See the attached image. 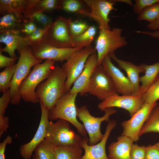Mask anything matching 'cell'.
<instances>
[{
  "mask_svg": "<svg viewBox=\"0 0 159 159\" xmlns=\"http://www.w3.org/2000/svg\"><path fill=\"white\" fill-rule=\"evenodd\" d=\"M34 152L39 159H56L55 146L45 139L37 147Z\"/></svg>",
  "mask_w": 159,
  "mask_h": 159,
  "instance_id": "4316f807",
  "label": "cell"
},
{
  "mask_svg": "<svg viewBox=\"0 0 159 159\" xmlns=\"http://www.w3.org/2000/svg\"><path fill=\"white\" fill-rule=\"evenodd\" d=\"M67 76L62 67L55 66L46 81L36 90L37 95L44 107L49 112L65 93Z\"/></svg>",
  "mask_w": 159,
  "mask_h": 159,
  "instance_id": "6da1fadb",
  "label": "cell"
},
{
  "mask_svg": "<svg viewBox=\"0 0 159 159\" xmlns=\"http://www.w3.org/2000/svg\"><path fill=\"white\" fill-rule=\"evenodd\" d=\"M40 103L41 110L40 121L37 130L32 139L27 143L21 145L19 148L20 156L23 159H31L37 147L45 139L46 127L48 122V111Z\"/></svg>",
  "mask_w": 159,
  "mask_h": 159,
  "instance_id": "ac0fdd59",
  "label": "cell"
},
{
  "mask_svg": "<svg viewBox=\"0 0 159 159\" xmlns=\"http://www.w3.org/2000/svg\"><path fill=\"white\" fill-rule=\"evenodd\" d=\"M135 32L137 33L148 35L152 37L159 39V30L151 32L146 31H136Z\"/></svg>",
  "mask_w": 159,
  "mask_h": 159,
  "instance_id": "f6af8a7d",
  "label": "cell"
},
{
  "mask_svg": "<svg viewBox=\"0 0 159 159\" xmlns=\"http://www.w3.org/2000/svg\"><path fill=\"white\" fill-rule=\"evenodd\" d=\"M57 2L56 0H43L39 1L36 5L41 10L49 11L56 7Z\"/></svg>",
  "mask_w": 159,
  "mask_h": 159,
  "instance_id": "74e56055",
  "label": "cell"
},
{
  "mask_svg": "<svg viewBox=\"0 0 159 159\" xmlns=\"http://www.w3.org/2000/svg\"><path fill=\"white\" fill-rule=\"evenodd\" d=\"M145 159H159V147L155 145L146 146Z\"/></svg>",
  "mask_w": 159,
  "mask_h": 159,
  "instance_id": "f35d334b",
  "label": "cell"
},
{
  "mask_svg": "<svg viewBox=\"0 0 159 159\" xmlns=\"http://www.w3.org/2000/svg\"><path fill=\"white\" fill-rule=\"evenodd\" d=\"M159 18V2L153 4L143 10L137 17L138 21L145 20L151 23Z\"/></svg>",
  "mask_w": 159,
  "mask_h": 159,
  "instance_id": "f1b7e54d",
  "label": "cell"
},
{
  "mask_svg": "<svg viewBox=\"0 0 159 159\" xmlns=\"http://www.w3.org/2000/svg\"><path fill=\"white\" fill-rule=\"evenodd\" d=\"M110 55L106 56L102 62V67L111 78L117 91L122 95H134L133 85L127 77L115 66Z\"/></svg>",
  "mask_w": 159,
  "mask_h": 159,
  "instance_id": "9a60e30c",
  "label": "cell"
},
{
  "mask_svg": "<svg viewBox=\"0 0 159 159\" xmlns=\"http://www.w3.org/2000/svg\"><path fill=\"white\" fill-rule=\"evenodd\" d=\"M144 103L142 96H119L118 94L110 97L102 101L98 108L104 111L106 109L117 107L127 111L132 117L143 106Z\"/></svg>",
  "mask_w": 159,
  "mask_h": 159,
  "instance_id": "4fadbf2b",
  "label": "cell"
},
{
  "mask_svg": "<svg viewBox=\"0 0 159 159\" xmlns=\"http://www.w3.org/2000/svg\"><path fill=\"white\" fill-rule=\"evenodd\" d=\"M32 17L40 24L48 28L52 24V20L48 16L41 11H36L32 15Z\"/></svg>",
  "mask_w": 159,
  "mask_h": 159,
  "instance_id": "d590c367",
  "label": "cell"
},
{
  "mask_svg": "<svg viewBox=\"0 0 159 159\" xmlns=\"http://www.w3.org/2000/svg\"><path fill=\"white\" fill-rule=\"evenodd\" d=\"M31 48L34 56L40 60H51L62 62L67 60L81 49L75 48H60L50 45L44 42H35Z\"/></svg>",
  "mask_w": 159,
  "mask_h": 159,
  "instance_id": "30bf717a",
  "label": "cell"
},
{
  "mask_svg": "<svg viewBox=\"0 0 159 159\" xmlns=\"http://www.w3.org/2000/svg\"><path fill=\"white\" fill-rule=\"evenodd\" d=\"M146 147L133 143L130 150V159H145Z\"/></svg>",
  "mask_w": 159,
  "mask_h": 159,
  "instance_id": "d6a6232c",
  "label": "cell"
},
{
  "mask_svg": "<svg viewBox=\"0 0 159 159\" xmlns=\"http://www.w3.org/2000/svg\"><path fill=\"white\" fill-rule=\"evenodd\" d=\"M17 57H9L2 54L0 52V68L6 67L15 64Z\"/></svg>",
  "mask_w": 159,
  "mask_h": 159,
  "instance_id": "ab89813d",
  "label": "cell"
},
{
  "mask_svg": "<svg viewBox=\"0 0 159 159\" xmlns=\"http://www.w3.org/2000/svg\"><path fill=\"white\" fill-rule=\"evenodd\" d=\"M56 159H81L82 148L78 146H55Z\"/></svg>",
  "mask_w": 159,
  "mask_h": 159,
  "instance_id": "cb8c5ba5",
  "label": "cell"
},
{
  "mask_svg": "<svg viewBox=\"0 0 159 159\" xmlns=\"http://www.w3.org/2000/svg\"><path fill=\"white\" fill-rule=\"evenodd\" d=\"M11 95L9 89L3 93L0 98V115L4 116L5 110L11 102Z\"/></svg>",
  "mask_w": 159,
  "mask_h": 159,
  "instance_id": "8d00e7d4",
  "label": "cell"
},
{
  "mask_svg": "<svg viewBox=\"0 0 159 159\" xmlns=\"http://www.w3.org/2000/svg\"><path fill=\"white\" fill-rule=\"evenodd\" d=\"M1 32L0 42L4 43L5 46L0 49V52H7L11 57H17L15 52L16 50H17L19 53L24 48L35 43L28 37L23 36L18 31L6 30Z\"/></svg>",
  "mask_w": 159,
  "mask_h": 159,
  "instance_id": "e0dca14e",
  "label": "cell"
},
{
  "mask_svg": "<svg viewBox=\"0 0 159 159\" xmlns=\"http://www.w3.org/2000/svg\"><path fill=\"white\" fill-rule=\"evenodd\" d=\"M63 9L67 12H78L81 10L82 5L80 2L77 0H64L62 4Z\"/></svg>",
  "mask_w": 159,
  "mask_h": 159,
  "instance_id": "e575fe53",
  "label": "cell"
},
{
  "mask_svg": "<svg viewBox=\"0 0 159 159\" xmlns=\"http://www.w3.org/2000/svg\"><path fill=\"white\" fill-rule=\"evenodd\" d=\"M158 105H159V104H158Z\"/></svg>",
  "mask_w": 159,
  "mask_h": 159,
  "instance_id": "f907efd6",
  "label": "cell"
},
{
  "mask_svg": "<svg viewBox=\"0 0 159 159\" xmlns=\"http://www.w3.org/2000/svg\"><path fill=\"white\" fill-rule=\"evenodd\" d=\"M157 105V102L144 103L130 119L122 122L123 130L122 135L130 138L133 142L137 141L144 124L153 108Z\"/></svg>",
  "mask_w": 159,
  "mask_h": 159,
  "instance_id": "8fae6325",
  "label": "cell"
},
{
  "mask_svg": "<svg viewBox=\"0 0 159 159\" xmlns=\"http://www.w3.org/2000/svg\"><path fill=\"white\" fill-rule=\"evenodd\" d=\"M159 133V105L152 109L140 133L141 135L148 133Z\"/></svg>",
  "mask_w": 159,
  "mask_h": 159,
  "instance_id": "484cf974",
  "label": "cell"
},
{
  "mask_svg": "<svg viewBox=\"0 0 159 159\" xmlns=\"http://www.w3.org/2000/svg\"><path fill=\"white\" fill-rule=\"evenodd\" d=\"M46 32V42H44L58 47L73 48L67 20L59 18L52 23Z\"/></svg>",
  "mask_w": 159,
  "mask_h": 159,
  "instance_id": "5bb4252c",
  "label": "cell"
},
{
  "mask_svg": "<svg viewBox=\"0 0 159 159\" xmlns=\"http://www.w3.org/2000/svg\"><path fill=\"white\" fill-rule=\"evenodd\" d=\"M144 103H155L159 100V75L142 96Z\"/></svg>",
  "mask_w": 159,
  "mask_h": 159,
  "instance_id": "f546056e",
  "label": "cell"
},
{
  "mask_svg": "<svg viewBox=\"0 0 159 159\" xmlns=\"http://www.w3.org/2000/svg\"><path fill=\"white\" fill-rule=\"evenodd\" d=\"M16 64L6 67L0 73V92L3 93L9 89L14 74Z\"/></svg>",
  "mask_w": 159,
  "mask_h": 159,
  "instance_id": "83f0119b",
  "label": "cell"
},
{
  "mask_svg": "<svg viewBox=\"0 0 159 159\" xmlns=\"http://www.w3.org/2000/svg\"><path fill=\"white\" fill-rule=\"evenodd\" d=\"M146 27L153 31L159 30V18L154 22L148 24Z\"/></svg>",
  "mask_w": 159,
  "mask_h": 159,
  "instance_id": "bcb514c9",
  "label": "cell"
},
{
  "mask_svg": "<svg viewBox=\"0 0 159 159\" xmlns=\"http://www.w3.org/2000/svg\"><path fill=\"white\" fill-rule=\"evenodd\" d=\"M104 111L105 114L103 116L95 117L90 114L86 106L77 107V117L82 122L89 135L90 145H95L101 141L104 136L100 130L102 122L104 121H109L110 117L117 112L112 108L106 109Z\"/></svg>",
  "mask_w": 159,
  "mask_h": 159,
  "instance_id": "ba28073f",
  "label": "cell"
},
{
  "mask_svg": "<svg viewBox=\"0 0 159 159\" xmlns=\"http://www.w3.org/2000/svg\"><path fill=\"white\" fill-rule=\"evenodd\" d=\"M120 69L124 70L127 75V77L132 84L134 90V95H138L140 87V73L144 72V69L139 65H137L130 62L119 59L115 56V53L110 55Z\"/></svg>",
  "mask_w": 159,
  "mask_h": 159,
  "instance_id": "ffe728a7",
  "label": "cell"
},
{
  "mask_svg": "<svg viewBox=\"0 0 159 159\" xmlns=\"http://www.w3.org/2000/svg\"><path fill=\"white\" fill-rule=\"evenodd\" d=\"M39 0H0L1 12L13 14L17 17L25 11L34 7Z\"/></svg>",
  "mask_w": 159,
  "mask_h": 159,
  "instance_id": "7402d4cb",
  "label": "cell"
},
{
  "mask_svg": "<svg viewBox=\"0 0 159 159\" xmlns=\"http://www.w3.org/2000/svg\"><path fill=\"white\" fill-rule=\"evenodd\" d=\"M78 94L69 91L65 93L58 102L54 108L49 112V118L52 120L63 119L73 125L82 137L87 133L83 125L77 119V107L75 100Z\"/></svg>",
  "mask_w": 159,
  "mask_h": 159,
  "instance_id": "5b68a950",
  "label": "cell"
},
{
  "mask_svg": "<svg viewBox=\"0 0 159 159\" xmlns=\"http://www.w3.org/2000/svg\"><path fill=\"white\" fill-rule=\"evenodd\" d=\"M116 125L115 120L109 121L102 138L95 145H90L88 138L87 136L83 137L81 147L85 153L81 159H109L106 152V145L111 131Z\"/></svg>",
  "mask_w": 159,
  "mask_h": 159,
  "instance_id": "2e32d148",
  "label": "cell"
},
{
  "mask_svg": "<svg viewBox=\"0 0 159 159\" xmlns=\"http://www.w3.org/2000/svg\"><path fill=\"white\" fill-rule=\"evenodd\" d=\"M84 2L89 7L90 11L81 10L78 13L88 16L97 22L99 27L111 29L109 22V14L113 10H116L115 3L106 0H84Z\"/></svg>",
  "mask_w": 159,
  "mask_h": 159,
  "instance_id": "7c38bea8",
  "label": "cell"
},
{
  "mask_svg": "<svg viewBox=\"0 0 159 159\" xmlns=\"http://www.w3.org/2000/svg\"><path fill=\"white\" fill-rule=\"evenodd\" d=\"M18 17L11 14H6L0 18L1 30H6L14 26L17 22Z\"/></svg>",
  "mask_w": 159,
  "mask_h": 159,
  "instance_id": "1f68e13d",
  "label": "cell"
},
{
  "mask_svg": "<svg viewBox=\"0 0 159 159\" xmlns=\"http://www.w3.org/2000/svg\"><path fill=\"white\" fill-rule=\"evenodd\" d=\"M97 28L91 26L82 34L72 38L73 48H83L90 47L97 33Z\"/></svg>",
  "mask_w": 159,
  "mask_h": 159,
  "instance_id": "d4e9b609",
  "label": "cell"
},
{
  "mask_svg": "<svg viewBox=\"0 0 159 159\" xmlns=\"http://www.w3.org/2000/svg\"><path fill=\"white\" fill-rule=\"evenodd\" d=\"M47 29V28H37L28 37L33 42H38L41 40L44 37Z\"/></svg>",
  "mask_w": 159,
  "mask_h": 159,
  "instance_id": "60d3db41",
  "label": "cell"
},
{
  "mask_svg": "<svg viewBox=\"0 0 159 159\" xmlns=\"http://www.w3.org/2000/svg\"><path fill=\"white\" fill-rule=\"evenodd\" d=\"M95 51L94 48L90 47L81 49L71 55L62 67L67 76L65 93L69 91L83 71L88 58Z\"/></svg>",
  "mask_w": 159,
  "mask_h": 159,
  "instance_id": "9c48e42d",
  "label": "cell"
},
{
  "mask_svg": "<svg viewBox=\"0 0 159 159\" xmlns=\"http://www.w3.org/2000/svg\"><path fill=\"white\" fill-rule=\"evenodd\" d=\"M67 23L72 38L83 33L90 26L86 22L82 20L72 21L67 19Z\"/></svg>",
  "mask_w": 159,
  "mask_h": 159,
  "instance_id": "4dcf8cb0",
  "label": "cell"
},
{
  "mask_svg": "<svg viewBox=\"0 0 159 159\" xmlns=\"http://www.w3.org/2000/svg\"><path fill=\"white\" fill-rule=\"evenodd\" d=\"M88 93L102 101L118 94L110 76L101 65L98 66L87 87L80 95Z\"/></svg>",
  "mask_w": 159,
  "mask_h": 159,
  "instance_id": "52a82bcc",
  "label": "cell"
},
{
  "mask_svg": "<svg viewBox=\"0 0 159 159\" xmlns=\"http://www.w3.org/2000/svg\"><path fill=\"white\" fill-rule=\"evenodd\" d=\"M110 1L115 3L120 2L125 3L130 6L133 5L132 1L131 0H111Z\"/></svg>",
  "mask_w": 159,
  "mask_h": 159,
  "instance_id": "7dc6e473",
  "label": "cell"
},
{
  "mask_svg": "<svg viewBox=\"0 0 159 159\" xmlns=\"http://www.w3.org/2000/svg\"><path fill=\"white\" fill-rule=\"evenodd\" d=\"M133 141L123 135L119 136L116 142L112 143L108 147L109 159H130V153Z\"/></svg>",
  "mask_w": 159,
  "mask_h": 159,
  "instance_id": "44dd1931",
  "label": "cell"
},
{
  "mask_svg": "<svg viewBox=\"0 0 159 159\" xmlns=\"http://www.w3.org/2000/svg\"><path fill=\"white\" fill-rule=\"evenodd\" d=\"M156 146L159 147V142L154 144Z\"/></svg>",
  "mask_w": 159,
  "mask_h": 159,
  "instance_id": "681fc988",
  "label": "cell"
},
{
  "mask_svg": "<svg viewBox=\"0 0 159 159\" xmlns=\"http://www.w3.org/2000/svg\"><path fill=\"white\" fill-rule=\"evenodd\" d=\"M32 159H39L37 156L34 154L32 156Z\"/></svg>",
  "mask_w": 159,
  "mask_h": 159,
  "instance_id": "c3c4849f",
  "label": "cell"
},
{
  "mask_svg": "<svg viewBox=\"0 0 159 159\" xmlns=\"http://www.w3.org/2000/svg\"><path fill=\"white\" fill-rule=\"evenodd\" d=\"M12 141V138L10 135H8L1 143H0V159H5V152L6 146L11 144Z\"/></svg>",
  "mask_w": 159,
  "mask_h": 159,
  "instance_id": "b9f144b4",
  "label": "cell"
},
{
  "mask_svg": "<svg viewBox=\"0 0 159 159\" xmlns=\"http://www.w3.org/2000/svg\"><path fill=\"white\" fill-rule=\"evenodd\" d=\"M55 62L46 60L43 63L37 64L34 66L20 88V95L24 101L33 103L40 102L36 94L37 88L48 77L55 67Z\"/></svg>",
  "mask_w": 159,
  "mask_h": 159,
  "instance_id": "7a4b0ae2",
  "label": "cell"
},
{
  "mask_svg": "<svg viewBox=\"0 0 159 159\" xmlns=\"http://www.w3.org/2000/svg\"><path fill=\"white\" fill-rule=\"evenodd\" d=\"M133 6L134 12L138 15L148 7L159 2V0H135Z\"/></svg>",
  "mask_w": 159,
  "mask_h": 159,
  "instance_id": "836d02e7",
  "label": "cell"
},
{
  "mask_svg": "<svg viewBox=\"0 0 159 159\" xmlns=\"http://www.w3.org/2000/svg\"><path fill=\"white\" fill-rule=\"evenodd\" d=\"M99 35L95 42V49L97 56L98 65H101L107 56L127 44L125 37L122 36V29L115 27L107 29L99 27Z\"/></svg>",
  "mask_w": 159,
  "mask_h": 159,
  "instance_id": "8992f818",
  "label": "cell"
},
{
  "mask_svg": "<svg viewBox=\"0 0 159 159\" xmlns=\"http://www.w3.org/2000/svg\"><path fill=\"white\" fill-rule=\"evenodd\" d=\"M20 56L11 83L9 90L11 95L10 103L14 105L19 103L21 97L19 90L23 82L30 73L31 68L42 61L37 59L33 54L31 49L27 47L19 52Z\"/></svg>",
  "mask_w": 159,
  "mask_h": 159,
  "instance_id": "3957f363",
  "label": "cell"
},
{
  "mask_svg": "<svg viewBox=\"0 0 159 159\" xmlns=\"http://www.w3.org/2000/svg\"><path fill=\"white\" fill-rule=\"evenodd\" d=\"M83 138L71 128L69 122L59 119L54 122H48L45 139L55 147H81Z\"/></svg>",
  "mask_w": 159,
  "mask_h": 159,
  "instance_id": "277c9868",
  "label": "cell"
},
{
  "mask_svg": "<svg viewBox=\"0 0 159 159\" xmlns=\"http://www.w3.org/2000/svg\"><path fill=\"white\" fill-rule=\"evenodd\" d=\"M98 66L97 55L95 51L88 58L83 71L74 81L69 92L72 93H82Z\"/></svg>",
  "mask_w": 159,
  "mask_h": 159,
  "instance_id": "d6986e66",
  "label": "cell"
},
{
  "mask_svg": "<svg viewBox=\"0 0 159 159\" xmlns=\"http://www.w3.org/2000/svg\"><path fill=\"white\" fill-rule=\"evenodd\" d=\"M144 69L145 74L140 77L141 85L138 95L142 96L159 75V61L152 64L140 65Z\"/></svg>",
  "mask_w": 159,
  "mask_h": 159,
  "instance_id": "603a6c76",
  "label": "cell"
},
{
  "mask_svg": "<svg viewBox=\"0 0 159 159\" xmlns=\"http://www.w3.org/2000/svg\"><path fill=\"white\" fill-rule=\"evenodd\" d=\"M37 28L35 24L32 22H30L24 26L23 32L25 34L29 35L31 34Z\"/></svg>",
  "mask_w": 159,
  "mask_h": 159,
  "instance_id": "ee69618b",
  "label": "cell"
},
{
  "mask_svg": "<svg viewBox=\"0 0 159 159\" xmlns=\"http://www.w3.org/2000/svg\"><path fill=\"white\" fill-rule=\"evenodd\" d=\"M9 118L6 116L0 115V137L6 132L9 126Z\"/></svg>",
  "mask_w": 159,
  "mask_h": 159,
  "instance_id": "7bdbcfd3",
  "label": "cell"
}]
</instances>
